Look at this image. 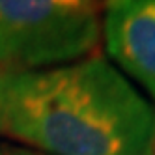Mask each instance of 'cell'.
Segmentation results:
<instances>
[{"label": "cell", "mask_w": 155, "mask_h": 155, "mask_svg": "<svg viewBox=\"0 0 155 155\" xmlns=\"http://www.w3.org/2000/svg\"><path fill=\"white\" fill-rule=\"evenodd\" d=\"M0 135L47 155H153L155 107L103 56L0 69Z\"/></svg>", "instance_id": "1"}, {"label": "cell", "mask_w": 155, "mask_h": 155, "mask_svg": "<svg viewBox=\"0 0 155 155\" xmlns=\"http://www.w3.org/2000/svg\"><path fill=\"white\" fill-rule=\"evenodd\" d=\"M101 39L97 0H0V69L32 71L90 56Z\"/></svg>", "instance_id": "2"}, {"label": "cell", "mask_w": 155, "mask_h": 155, "mask_svg": "<svg viewBox=\"0 0 155 155\" xmlns=\"http://www.w3.org/2000/svg\"><path fill=\"white\" fill-rule=\"evenodd\" d=\"M101 34L108 56L155 99V0H107Z\"/></svg>", "instance_id": "3"}, {"label": "cell", "mask_w": 155, "mask_h": 155, "mask_svg": "<svg viewBox=\"0 0 155 155\" xmlns=\"http://www.w3.org/2000/svg\"><path fill=\"white\" fill-rule=\"evenodd\" d=\"M0 155H47L36 151L32 148H19V146H8V144H0Z\"/></svg>", "instance_id": "4"}, {"label": "cell", "mask_w": 155, "mask_h": 155, "mask_svg": "<svg viewBox=\"0 0 155 155\" xmlns=\"http://www.w3.org/2000/svg\"><path fill=\"white\" fill-rule=\"evenodd\" d=\"M153 155H155V151H153Z\"/></svg>", "instance_id": "5"}]
</instances>
